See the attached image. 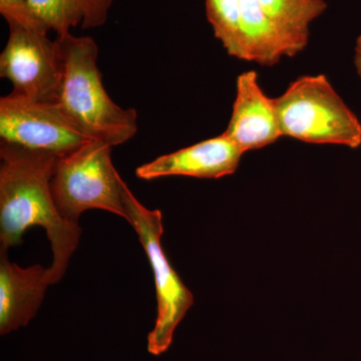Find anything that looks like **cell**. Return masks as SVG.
I'll return each instance as SVG.
<instances>
[{"label": "cell", "instance_id": "obj_4", "mask_svg": "<svg viewBox=\"0 0 361 361\" xmlns=\"http://www.w3.org/2000/svg\"><path fill=\"white\" fill-rule=\"evenodd\" d=\"M113 147L90 141L59 157L51 178L52 198L59 214L73 224L87 210H104L127 220L123 180L111 161Z\"/></svg>", "mask_w": 361, "mask_h": 361}, {"label": "cell", "instance_id": "obj_6", "mask_svg": "<svg viewBox=\"0 0 361 361\" xmlns=\"http://www.w3.org/2000/svg\"><path fill=\"white\" fill-rule=\"evenodd\" d=\"M1 142L59 157L75 151L90 140L58 104L11 94L0 99Z\"/></svg>", "mask_w": 361, "mask_h": 361}, {"label": "cell", "instance_id": "obj_5", "mask_svg": "<svg viewBox=\"0 0 361 361\" xmlns=\"http://www.w3.org/2000/svg\"><path fill=\"white\" fill-rule=\"evenodd\" d=\"M123 198L127 221L139 236L155 277L158 314L155 326L148 336V351L161 355L170 348L176 329L194 303V296L169 262L161 248L163 215L158 209L151 210L135 198L123 183Z\"/></svg>", "mask_w": 361, "mask_h": 361}, {"label": "cell", "instance_id": "obj_9", "mask_svg": "<svg viewBox=\"0 0 361 361\" xmlns=\"http://www.w3.org/2000/svg\"><path fill=\"white\" fill-rule=\"evenodd\" d=\"M243 152L224 134L159 157L140 166L135 175L142 180L170 176L219 179L234 174Z\"/></svg>", "mask_w": 361, "mask_h": 361}, {"label": "cell", "instance_id": "obj_11", "mask_svg": "<svg viewBox=\"0 0 361 361\" xmlns=\"http://www.w3.org/2000/svg\"><path fill=\"white\" fill-rule=\"evenodd\" d=\"M301 51L299 45L270 20L258 0H241L238 59L272 66L285 56L293 58Z\"/></svg>", "mask_w": 361, "mask_h": 361}, {"label": "cell", "instance_id": "obj_12", "mask_svg": "<svg viewBox=\"0 0 361 361\" xmlns=\"http://www.w3.org/2000/svg\"><path fill=\"white\" fill-rule=\"evenodd\" d=\"M114 0H28L32 13L56 35H65L73 27H101L109 18Z\"/></svg>", "mask_w": 361, "mask_h": 361}, {"label": "cell", "instance_id": "obj_8", "mask_svg": "<svg viewBox=\"0 0 361 361\" xmlns=\"http://www.w3.org/2000/svg\"><path fill=\"white\" fill-rule=\"evenodd\" d=\"M223 134L243 153L264 148L282 137L275 99L265 94L256 71H244L237 78L232 115Z\"/></svg>", "mask_w": 361, "mask_h": 361}, {"label": "cell", "instance_id": "obj_2", "mask_svg": "<svg viewBox=\"0 0 361 361\" xmlns=\"http://www.w3.org/2000/svg\"><path fill=\"white\" fill-rule=\"evenodd\" d=\"M61 68L59 108L90 140L110 146L129 142L137 132V113L123 109L104 90L92 37L68 33L56 40Z\"/></svg>", "mask_w": 361, "mask_h": 361}, {"label": "cell", "instance_id": "obj_13", "mask_svg": "<svg viewBox=\"0 0 361 361\" xmlns=\"http://www.w3.org/2000/svg\"><path fill=\"white\" fill-rule=\"evenodd\" d=\"M264 13L301 49L307 47L311 25L329 8L326 0H258Z\"/></svg>", "mask_w": 361, "mask_h": 361}, {"label": "cell", "instance_id": "obj_15", "mask_svg": "<svg viewBox=\"0 0 361 361\" xmlns=\"http://www.w3.org/2000/svg\"><path fill=\"white\" fill-rule=\"evenodd\" d=\"M0 13L9 26H18L44 35L49 32V28L32 13L28 0H0Z\"/></svg>", "mask_w": 361, "mask_h": 361}, {"label": "cell", "instance_id": "obj_14", "mask_svg": "<svg viewBox=\"0 0 361 361\" xmlns=\"http://www.w3.org/2000/svg\"><path fill=\"white\" fill-rule=\"evenodd\" d=\"M205 8L216 39L230 56L239 59L241 0H205Z\"/></svg>", "mask_w": 361, "mask_h": 361}, {"label": "cell", "instance_id": "obj_1", "mask_svg": "<svg viewBox=\"0 0 361 361\" xmlns=\"http://www.w3.org/2000/svg\"><path fill=\"white\" fill-rule=\"evenodd\" d=\"M56 154L0 144V251L20 245L26 230L39 226L51 242L52 284L65 275L80 243L78 224L59 214L51 182L59 159Z\"/></svg>", "mask_w": 361, "mask_h": 361}, {"label": "cell", "instance_id": "obj_7", "mask_svg": "<svg viewBox=\"0 0 361 361\" xmlns=\"http://www.w3.org/2000/svg\"><path fill=\"white\" fill-rule=\"evenodd\" d=\"M0 77L13 84L14 94L56 104L61 68L56 42L44 33L9 26L8 40L0 54Z\"/></svg>", "mask_w": 361, "mask_h": 361}, {"label": "cell", "instance_id": "obj_16", "mask_svg": "<svg viewBox=\"0 0 361 361\" xmlns=\"http://www.w3.org/2000/svg\"><path fill=\"white\" fill-rule=\"evenodd\" d=\"M353 63H355L356 73H357L358 77L361 80V32L358 37H356Z\"/></svg>", "mask_w": 361, "mask_h": 361}, {"label": "cell", "instance_id": "obj_10", "mask_svg": "<svg viewBox=\"0 0 361 361\" xmlns=\"http://www.w3.org/2000/svg\"><path fill=\"white\" fill-rule=\"evenodd\" d=\"M51 284L49 267L23 268L8 260L7 252L0 251V334L26 326L37 314Z\"/></svg>", "mask_w": 361, "mask_h": 361}, {"label": "cell", "instance_id": "obj_3", "mask_svg": "<svg viewBox=\"0 0 361 361\" xmlns=\"http://www.w3.org/2000/svg\"><path fill=\"white\" fill-rule=\"evenodd\" d=\"M282 137L315 145L361 146L357 116L324 75H303L275 97Z\"/></svg>", "mask_w": 361, "mask_h": 361}]
</instances>
